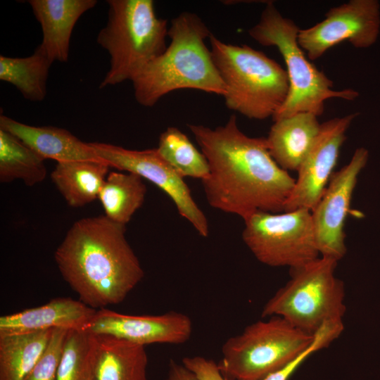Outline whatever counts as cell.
<instances>
[{
  "instance_id": "cell-1",
  "label": "cell",
  "mask_w": 380,
  "mask_h": 380,
  "mask_svg": "<svg viewBox=\"0 0 380 380\" xmlns=\"http://www.w3.org/2000/svg\"><path fill=\"white\" fill-rule=\"evenodd\" d=\"M189 129L208 163L202 184L211 207L243 220L257 212L284 211L296 179L271 156L266 137L245 134L234 115L214 129Z\"/></svg>"
},
{
  "instance_id": "cell-2",
  "label": "cell",
  "mask_w": 380,
  "mask_h": 380,
  "mask_svg": "<svg viewBox=\"0 0 380 380\" xmlns=\"http://www.w3.org/2000/svg\"><path fill=\"white\" fill-rule=\"evenodd\" d=\"M125 231L104 215L84 217L72 225L54 253L63 279L94 309L122 303L144 276Z\"/></svg>"
},
{
  "instance_id": "cell-3",
  "label": "cell",
  "mask_w": 380,
  "mask_h": 380,
  "mask_svg": "<svg viewBox=\"0 0 380 380\" xmlns=\"http://www.w3.org/2000/svg\"><path fill=\"white\" fill-rule=\"evenodd\" d=\"M210 34L195 13L184 12L173 18L167 33L169 45L132 80L136 101L151 107L182 89L223 96L224 84L205 44Z\"/></svg>"
},
{
  "instance_id": "cell-4",
  "label": "cell",
  "mask_w": 380,
  "mask_h": 380,
  "mask_svg": "<svg viewBox=\"0 0 380 380\" xmlns=\"http://www.w3.org/2000/svg\"><path fill=\"white\" fill-rule=\"evenodd\" d=\"M215 65L224 84L226 106L255 120L273 117L289 93L286 70L264 53L243 44L208 38Z\"/></svg>"
},
{
  "instance_id": "cell-5",
  "label": "cell",
  "mask_w": 380,
  "mask_h": 380,
  "mask_svg": "<svg viewBox=\"0 0 380 380\" xmlns=\"http://www.w3.org/2000/svg\"><path fill=\"white\" fill-rule=\"evenodd\" d=\"M108 21L97 43L109 54L110 68L99 88L132 80L166 49L167 20L151 0H108Z\"/></svg>"
},
{
  "instance_id": "cell-6",
  "label": "cell",
  "mask_w": 380,
  "mask_h": 380,
  "mask_svg": "<svg viewBox=\"0 0 380 380\" xmlns=\"http://www.w3.org/2000/svg\"><path fill=\"white\" fill-rule=\"evenodd\" d=\"M300 30L293 20L281 14L272 1H267L260 20L248 30L250 37L260 44L277 47L286 65L289 93L272 117L274 121L301 112L319 116L327 99L353 101L359 96V92L352 89H332L333 82L309 61L299 46Z\"/></svg>"
},
{
  "instance_id": "cell-7",
  "label": "cell",
  "mask_w": 380,
  "mask_h": 380,
  "mask_svg": "<svg viewBox=\"0 0 380 380\" xmlns=\"http://www.w3.org/2000/svg\"><path fill=\"white\" fill-rule=\"evenodd\" d=\"M337 263L319 256L290 269V279L265 304L262 317H281L312 335L328 322H343L345 287L334 274Z\"/></svg>"
},
{
  "instance_id": "cell-8",
  "label": "cell",
  "mask_w": 380,
  "mask_h": 380,
  "mask_svg": "<svg viewBox=\"0 0 380 380\" xmlns=\"http://www.w3.org/2000/svg\"><path fill=\"white\" fill-rule=\"evenodd\" d=\"M248 325L222 345L218 368L226 380H262L306 348L314 335L272 316Z\"/></svg>"
},
{
  "instance_id": "cell-9",
  "label": "cell",
  "mask_w": 380,
  "mask_h": 380,
  "mask_svg": "<svg viewBox=\"0 0 380 380\" xmlns=\"http://www.w3.org/2000/svg\"><path fill=\"white\" fill-rule=\"evenodd\" d=\"M284 213L257 212L246 219L242 239L260 262L295 268L320 255L311 211L300 208Z\"/></svg>"
},
{
  "instance_id": "cell-10",
  "label": "cell",
  "mask_w": 380,
  "mask_h": 380,
  "mask_svg": "<svg viewBox=\"0 0 380 380\" xmlns=\"http://www.w3.org/2000/svg\"><path fill=\"white\" fill-rule=\"evenodd\" d=\"M89 144L98 157L110 167L137 174L156 185L171 198L179 214L191 224L199 235L208 236L206 216L194 199L184 178L160 156L157 148L131 150L106 143Z\"/></svg>"
},
{
  "instance_id": "cell-11",
  "label": "cell",
  "mask_w": 380,
  "mask_h": 380,
  "mask_svg": "<svg viewBox=\"0 0 380 380\" xmlns=\"http://www.w3.org/2000/svg\"><path fill=\"white\" fill-rule=\"evenodd\" d=\"M379 32V1L350 0L331 8L321 22L300 30L298 42L309 59L314 61L346 40L355 48H369L376 42Z\"/></svg>"
},
{
  "instance_id": "cell-12",
  "label": "cell",
  "mask_w": 380,
  "mask_h": 380,
  "mask_svg": "<svg viewBox=\"0 0 380 380\" xmlns=\"http://www.w3.org/2000/svg\"><path fill=\"white\" fill-rule=\"evenodd\" d=\"M369 151L357 148L348 164L334 172L320 200L311 211L319 255L341 260L346 253L345 221L357 177L367 165Z\"/></svg>"
},
{
  "instance_id": "cell-13",
  "label": "cell",
  "mask_w": 380,
  "mask_h": 380,
  "mask_svg": "<svg viewBox=\"0 0 380 380\" xmlns=\"http://www.w3.org/2000/svg\"><path fill=\"white\" fill-rule=\"evenodd\" d=\"M358 113L334 118L320 125L319 133L298 170V178L284 211H310L322 196L334 173L346 132Z\"/></svg>"
},
{
  "instance_id": "cell-14",
  "label": "cell",
  "mask_w": 380,
  "mask_h": 380,
  "mask_svg": "<svg viewBox=\"0 0 380 380\" xmlns=\"http://www.w3.org/2000/svg\"><path fill=\"white\" fill-rule=\"evenodd\" d=\"M84 330L144 346L153 343L182 344L191 336L192 322L186 315L176 311L158 315H130L101 308L96 310Z\"/></svg>"
},
{
  "instance_id": "cell-15",
  "label": "cell",
  "mask_w": 380,
  "mask_h": 380,
  "mask_svg": "<svg viewBox=\"0 0 380 380\" xmlns=\"http://www.w3.org/2000/svg\"><path fill=\"white\" fill-rule=\"evenodd\" d=\"M96 310L70 297H58L36 308L0 317V336L54 329L84 330Z\"/></svg>"
},
{
  "instance_id": "cell-16",
  "label": "cell",
  "mask_w": 380,
  "mask_h": 380,
  "mask_svg": "<svg viewBox=\"0 0 380 380\" xmlns=\"http://www.w3.org/2000/svg\"><path fill=\"white\" fill-rule=\"evenodd\" d=\"M42 31L39 46L54 61L68 59L70 38L79 18L97 4L96 0H30Z\"/></svg>"
},
{
  "instance_id": "cell-17",
  "label": "cell",
  "mask_w": 380,
  "mask_h": 380,
  "mask_svg": "<svg viewBox=\"0 0 380 380\" xmlns=\"http://www.w3.org/2000/svg\"><path fill=\"white\" fill-rule=\"evenodd\" d=\"M0 129L11 134L44 160L58 162L74 160L103 161L86 143L65 129L53 126H32L4 115Z\"/></svg>"
},
{
  "instance_id": "cell-18",
  "label": "cell",
  "mask_w": 380,
  "mask_h": 380,
  "mask_svg": "<svg viewBox=\"0 0 380 380\" xmlns=\"http://www.w3.org/2000/svg\"><path fill=\"white\" fill-rule=\"evenodd\" d=\"M274 122L266 137L270 153L284 170L298 171L319 133L317 116L301 112Z\"/></svg>"
},
{
  "instance_id": "cell-19",
  "label": "cell",
  "mask_w": 380,
  "mask_h": 380,
  "mask_svg": "<svg viewBox=\"0 0 380 380\" xmlns=\"http://www.w3.org/2000/svg\"><path fill=\"white\" fill-rule=\"evenodd\" d=\"M93 380H146L145 346L110 335H96Z\"/></svg>"
},
{
  "instance_id": "cell-20",
  "label": "cell",
  "mask_w": 380,
  "mask_h": 380,
  "mask_svg": "<svg viewBox=\"0 0 380 380\" xmlns=\"http://www.w3.org/2000/svg\"><path fill=\"white\" fill-rule=\"evenodd\" d=\"M109 167L104 161L58 162L51 178L67 203L80 208L98 198Z\"/></svg>"
},
{
  "instance_id": "cell-21",
  "label": "cell",
  "mask_w": 380,
  "mask_h": 380,
  "mask_svg": "<svg viewBox=\"0 0 380 380\" xmlns=\"http://www.w3.org/2000/svg\"><path fill=\"white\" fill-rule=\"evenodd\" d=\"M53 330L0 336V380H25L44 353Z\"/></svg>"
},
{
  "instance_id": "cell-22",
  "label": "cell",
  "mask_w": 380,
  "mask_h": 380,
  "mask_svg": "<svg viewBox=\"0 0 380 380\" xmlns=\"http://www.w3.org/2000/svg\"><path fill=\"white\" fill-rule=\"evenodd\" d=\"M147 189L143 178L132 172H111L99 192L104 215L126 225L143 205Z\"/></svg>"
},
{
  "instance_id": "cell-23",
  "label": "cell",
  "mask_w": 380,
  "mask_h": 380,
  "mask_svg": "<svg viewBox=\"0 0 380 380\" xmlns=\"http://www.w3.org/2000/svg\"><path fill=\"white\" fill-rule=\"evenodd\" d=\"M53 63L39 45L27 57L1 55L0 80L15 86L25 99L42 101L46 94V83Z\"/></svg>"
},
{
  "instance_id": "cell-24",
  "label": "cell",
  "mask_w": 380,
  "mask_h": 380,
  "mask_svg": "<svg viewBox=\"0 0 380 380\" xmlns=\"http://www.w3.org/2000/svg\"><path fill=\"white\" fill-rule=\"evenodd\" d=\"M44 159L11 134L0 129V181L22 180L32 186L46 177Z\"/></svg>"
},
{
  "instance_id": "cell-25",
  "label": "cell",
  "mask_w": 380,
  "mask_h": 380,
  "mask_svg": "<svg viewBox=\"0 0 380 380\" xmlns=\"http://www.w3.org/2000/svg\"><path fill=\"white\" fill-rule=\"evenodd\" d=\"M157 149L182 178L189 177L203 181L208 177L206 158L178 128L169 127L161 133Z\"/></svg>"
},
{
  "instance_id": "cell-26",
  "label": "cell",
  "mask_w": 380,
  "mask_h": 380,
  "mask_svg": "<svg viewBox=\"0 0 380 380\" xmlns=\"http://www.w3.org/2000/svg\"><path fill=\"white\" fill-rule=\"evenodd\" d=\"M97 347L96 334L86 330H68L56 380H93Z\"/></svg>"
},
{
  "instance_id": "cell-27",
  "label": "cell",
  "mask_w": 380,
  "mask_h": 380,
  "mask_svg": "<svg viewBox=\"0 0 380 380\" xmlns=\"http://www.w3.org/2000/svg\"><path fill=\"white\" fill-rule=\"evenodd\" d=\"M68 329H54L42 356L25 380H56Z\"/></svg>"
},
{
  "instance_id": "cell-28",
  "label": "cell",
  "mask_w": 380,
  "mask_h": 380,
  "mask_svg": "<svg viewBox=\"0 0 380 380\" xmlns=\"http://www.w3.org/2000/svg\"><path fill=\"white\" fill-rule=\"evenodd\" d=\"M332 342L331 335L324 330L315 334L311 343L278 370L271 373L262 380H289L296 369L311 355L325 348Z\"/></svg>"
},
{
  "instance_id": "cell-29",
  "label": "cell",
  "mask_w": 380,
  "mask_h": 380,
  "mask_svg": "<svg viewBox=\"0 0 380 380\" xmlns=\"http://www.w3.org/2000/svg\"><path fill=\"white\" fill-rule=\"evenodd\" d=\"M182 363L200 380H226L221 374L217 363L202 356L185 357Z\"/></svg>"
},
{
  "instance_id": "cell-30",
  "label": "cell",
  "mask_w": 380,
  "mask_h": 380,
  "mask_svg": "<svg viewBox=\"0 0 380 380\" xmlns=\"http://www.w3.org/2000/svg\"><path fill=\"white\" fill-rule=\"evenodd\" d=\"M165 380H200L197 376L182 363L170 360Z\"/></svg>"
}]
</instances>
